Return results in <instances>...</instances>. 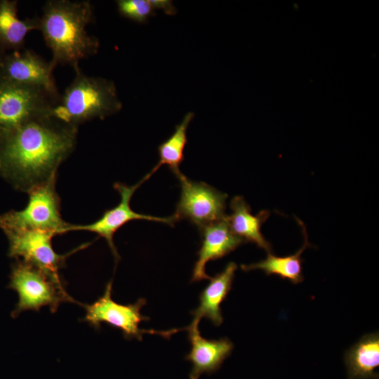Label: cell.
Wrapping results in <instances>:
<instances>
[{
    "mask_svg": "<svg viewBox=\"0 0 379 379\" xmlns=\"http://www.w3.org/2000/svg\"><path fill=\"white\" fill-rule=\"evenodd\" d=\"M78 127L48 114L23 124L0 139V174L27 192L56 176L74 151Z\"/></svg>",
    "mask_w": 379,
    "mask_h": 379,
    "instance_id": "cell-1",
    "label": "cell"
},
{
    "mask_svg": "<svg viewBox=\"0 0 379 379\" xmlns=\"http://www.w3.org/2000/svg\"><path fill=\"white\" fill-rule=\"evenodd\" d=\"M39 18V31L51 51L55 67L69 65L76 69L80 60L98 53V39L86 29L93 18L89 1L49 0Z\"/></svg>",
    "mask_w": 379,
    "mask_h": 379,
    "instance_id": "cell-2",
    "label": "cell"
},
{
    "mask_svg": "<svg viewBox=\"0 0 379 379\" xmlns=\"http://www.w3.org/2000/svg\"><path fill=\"white\" fill-rule=\"evenodd\" d=\"M52 110V116L74 126L94 119H105L119 112L122 103L112 81L90 77L79 67Z\"/></svg>",
    "mask_w": 379,
    "mask_h": 379,
    "instance_id": "cell-3",
    "label": "cell"
},
{
    "mask_svg": "<svg viewBox=\"0 0 379 379\" xmlns=\"http://www.w3.org/2000/svg\"><path fill=\"white\" fill-rule=\"evenodd\" d=\"M56 176L35 186L29 195L25 208L0 215V228L4 231L42 230L65 234L67 222L62 218L60 199L55 189Z\"/></svg>",
    "mask_w": 379,
    "mask_h": 379,
    "instance_id": "cell-4",
    "label": "cell"
},
{
    "mask_svg": "<svg viewBox=\"0 0 379 379\" xmlns=\"http://www.w3.org/2000/svg\"><path fill=\"white\" fill-rule=\"evenodd\" d=\"M8 288L18 294V302L11 315L17 317L26 310L38 311L48 306L55 312L63 302H75L64 287L58 285L48 275L34 265L17 259L11 266Z\"/></svg>",
    "mask_w": 379,
    "mask_h": 379,
    "instance_id": "cell-5",
    "label": "cell"
},
{
    "mask_svg": "<svg viewBox=\"0 0 379 379\" xmlns=\"http://www.w3.org/2000/svg\"><path fill=\"white\" fill-rule=\"evenodd\" d=\"M60 96L39 88L0 84V139L31 119L51 114Z\"/></svg>",
    "mask_w": 379,
    "mask_h": 379,
    "instance_id": "cell-6",
    "label": "cell"
},
{
    "mask_svg": "<svg viewBox=\"0 0 379 379\" xmlns=\"http://www.w3.org/2000/svg\"><path fill=\"white\" fill-rule=\"evenodd\" d=\"M112 281L106 285L105 293L91 305H85L86 315L83 321L98 329L102 323H106L120 329L127 339L142 340L143 333L159 334L170 337L178 331L172 329L167 331H156L140 328V324L148 321L149 318L142 315L140 310L145 305L146 300L140 298L133 304L121 305L112 298Z\"/></svg>",
    "mask_w": 379,
    "mask_h": 379,
    "instance_id": "cell-7",
    "label": "cell"
},
{
    "mask_svg": "<svg viewBox=\"0 0 379 379\" xmlns=\"http://www.w3.org/2000/svg\"><path fill=\"white\" fill-rule=\"evenodd\" d=\"M9 248L8 256L26 261L48 275L58 285L64 287L59 271L64 266L66 255L57 253L52 246L56 234L42 230H20L4 232Z\"/></svg>",
    "mask_w": 379,
    "mask_h": 379,
    "instance_id": "cell-8",
    "label": "cell"
},
{
    "mask_svg": "<svg viewBox=\"0 0 379 379\" xmlns=\"http://www.w3.org/2000/svg\"><path fill=\"white\" fill-rule=\"evenodd\" d=\"M181 193L173 216L177 221L188 220L199 230L223 219L225 215L227 194L210 185L188 179L181 173Z\"/></svg>",
    "mask_w": 379,
    "mask_h": 379,
    "instance_id": "cell-9",
    "label": "cell"
},
{
    "mask_svg": "<svg viewBox=\"0 0 379 379\" xmlns=\"http://www.w3.org/2000/svg\"><path fill=\"white\" fill-rule=\"evenodd\" d=\"M152 175L149 172L140 182L133 185H127L121 182L114 183V187L118 191L121 197L119 204L106 210L102 216L93 222L87 225L69 223L65 230V234L70 231H88L97 234L107 241L115 259L117 260L119 259V255L114 246L113 237L116 232L125 224L133 220H146L173 226L174 223L177 222L173 215L167 218H161L138 213L131 208L130 202L134 192Z\"/></svg>",
    "mask_w": 379,
    "mask_h": 379,
    "instance_id": "cell-10",
    "label": "cell"
},
{
    "mask_svg": "<svg viewBox=\"0 0 379 379\" xmlns=\"http://www.w3.org/2000/svg\"><path fill=\"white\" fill-rule=\"evenodd\" d=\"M55 67L32 50L0 53V84L32 86L60 96L53 77Z\"/></svg>",
    "mask_w": 379,
    "mask_h": 379,
    "instance_id": "cell-11",
    "label": "cell"
},
{
    "mask_svg": "<svg viewBox=\"0 0 379 379\" xmlns=\"http://www.w3.org/2000/svg\"><path fill=\"white\" fill-rule=\"evenodd\" d=\"M199 230L202 241L197 252L198 258L192 271V282L210 279L211 277L205 271L206 263L227 255L246 243L232 232L227 221V215Z\"/></svg>",
    "mask_w": 379,
    "mask_h": 379,
    "instance_id": "cell-12",
    "label": "cell"
},
{
    "mask_svg": "<svg viewBox=\"0 0 379 379\" xmlns=\"http://www.w3.org/2000/svg\"><path fill=\"white\" fill-rule=\"evenodd\" d=\"M197 324H190L185 328L189 333L191 350L185 359L191 362L192 368L190 379H199L203 373L211 375L220 369L224 361L231 354L234 345L227 338L218 340L204 338Z\"/></svg>",
    "mask_w": 379,
    "mask_h": 379,
    "instance_id": "cell-13",
    "label": "cell"
},
{
    "mask_svg": "<svg viewBox=\"0 0 379 379\" xmlns=\"http://www.w3.org/2000/svg\"><path fill=\"white\" fill-rule=\"evenodd\" d=\"M237 265L234 262H229L224 270L210 278V282L199 295V305L192 312L194 317L191 324H199L205 317L215 326H220L223 321L220 305L226 298L232 288Z\"/></svg>",
    "mask_w": 379,
    "mask_h": 379,
    "instance_id": "cell-14",
    "label": "cell"
},
{
    "mask_svg": "<svg viewBox=\"0 0 379 379\" xmlns=\"http://www.w3.org/2000/svg\"><path fill=\"white\" fill-rule=\"evenodd\" d=\"M230 206L232 213L227 215V221L232 232L245 242L254 243L268 253H272V246L260 230L262 225L270 215L269 211L262 210L253 215L250 206L241 196L232 198Z\"/></svg>",
    "mask_w": 379,
    "mask_h": 379,
    "instance_id": "cell-15",
    "label": "cell"
},
{
    "mask_svg": "<svg viewBox=\"0 0 379 379\" xmlns=\"http://www.w3.org/2000/svg\"><path fill=\"white\" fill-rule=\"evenodd\" d=\"M39 18L25 19L18 17V2L0 1V53L24 48L25 37L33 30H39Z\"/></svg>",
    "mask_w": 379,
    "mask_h": 379,
    "instance_id": "cell-16",
    "label": "cell"
},
{
    "mask_svg": "<svg viewBox=\"0 0 379 379\" xmlns=\"http://www.w3.org/2000/svg\"><path fill=\"white\" fill-rule=\"evenodd\" d=\"M348 379H379V333L364 335L344 355Z\"/></svg>",
    "mask_w": 379,
    "mask_h": 379,
    "instance_id": "cell-17",
    "label": "cell"
},
{
    "mask_svg": "<svg viewBox=\"0 0 379 379\" xmlns=\"http://www.w3.org/2000/svg\"><path fill=\"white\" fill-rule=\"evenodd\" d=\"M295 219L300 226L304 236V244L300 249L293 255L284 257H278L272 255V253H269L265 259L258 262L241 265V270L244 272L260 270L267 275L275 274L283 279H288L295 284L302 282L304 277L302 275L301 254L311 244L308 241L307 233L304 223L300 219L297 218Z\"/></svg>",
    "mask_w": 379,
    "mask_h": 379,
    "instance_id": "cell-18",
    "label": "cell"
},
{
    "mask_svg": "<svg viewBox=\"0 0 379 379\" xmlns=\"http://www.w3.org/2000/svg\"><path fill=\"white\" fill-rule=\"evenodd\" d=\"M194 113L187 112L182 121L175 126L174 133L158 147L159 162L151 171L153 174L162 165H167L175 176L182 173L180 171V165L185 159L184 149L187 142V130L192 119Z\"/></svg>",
    "mask_w": 379,
    "mask_h": 379,
    "instance_id": "cell-19",
    "label": "cell"
},
{
    "mask_svg": "<svg viewBox=\"0 0 379 379\" xmlns=\"http://www.w3.org/2000/svg\"><path fill=\"white\" fill-rule=\"evenodd\" d=\"M116 3L122 17L138 23H145L154 14L149 0H118Z\"/></svg>",
    "mask_w": 379,
    "mask_h": 379,
    "instance_id": "cell-20",
    "label": "cell"
},
{
    "mask_svg": "<svg viewBox=\"0 0 379 379\" xmlns=\"http://www.w3.org/2000/svg\"><path fill=\"white\" fill-rule=\"evenodd\" d=\"M154 9H161L169 15H173L177 13V8L170 0H149Z\"/></svg>",
    "mask_w": 379,
    "mask_h": 379,
    "instance_id": "cell-21",
    "label": "cell"
}]
</instances>
